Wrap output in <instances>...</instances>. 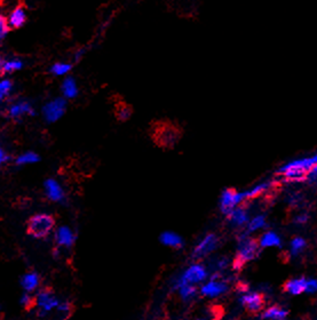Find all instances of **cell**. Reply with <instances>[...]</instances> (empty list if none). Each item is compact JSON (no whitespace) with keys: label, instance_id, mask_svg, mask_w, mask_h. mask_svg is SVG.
<instances>
[{"label":"cell","instance_id":"obj_1","mask_svg":"<svg viewBox=\"0 0 317 320\" xmlns=\"http://www.w3.org/2000/svg\"><path fill=\"white\" fill-rule=\"evenodd\" d=\"M260 244L258 240L246 235H243L238 241L236 256L234 258V269L241 270L247 262L253 261L259 255Z\"/></svg>","mask_w":317,"mask_h":320},{"label":"cell","instance_id":"obj_17","mask_svg":"<svg viewBox=\"0 0 317 320\" xmlns=\"http://www.w3.org/2000/svg\"><path fill=\"white\" fill-rule=\"evenodd\" d=\"M160 243L164 244L165 246H168V247L174 248V249H180L184 247L185 241L182 238L177 235L175 232L171 231H165L159 237Z\"/></svg>","mask_w":317,"mask_h":320},{"label":"cell","instance_id":"obj_27","mask_svg":"<svg viewBox=\"0 0 317 320\" xmlns=\"http://www.w3.org/2000/svg\"><path fill=\"white\" fill-rule=\"evenodd\" d=\"M72 314V305L68 302L60 303L56 308V317L59 320H67Z\"/></svg>","mask_w":317,"mask_h":320},{"label":"cell","instance_id":"obj_25","mask_svg":"<svg viewBox=\"0 0 317 320\" xmlns=\"http://www.w3.org/2000/svg\"><path fill=\"white\" fill-rule=\"evenodd\" d=\"M307 171L298 170V168H292V170H288L284 173H282L281 175L284 176L285 181H290V182H294V181H302L307 179Z\"/></svg>","mask_w":317,"mask_h":320},{"label":"cell","instance_id":"obj_39","mask_svg":"<svg viewBox=\"0 0 317 320\" xmlns=\"http://www.w3.org/2000/svg\"><path fill=\"white\" fill-rule=\"evenodd\" d=\"M308 220H309V216H308L307 214H299V215L295 216L294 223L295 224H305L308 222Z\"/></svg>","mask_w":317,"mask_h":320},{"label":"cell","instance_id":"obj_21","mask_svg":"<svg viewBox=\"0 0 317 320\" xmlns=\"http://www.w3.org/2000/svg\"><path fill=\"white\" fill-rule=\"evenodd\" d=\"M271 187H273V182H270V181H264V182L255 184L254 187H252L250 190L244 191L245 199L246 200H249V199H254L259 196H261L262 193L268 191Z\"/></svg>","mask_w":317,"mask_h":320},{"label":"cell","instance_id":"obj_35","mask_svg":"<svg viewBox=\"0 0 317 320\" xmlns=\"http://www.w3.org/2000/svg\"><path fill=\"white\" fill-rule=\"evenodd\" d=\"M308 182L311 184H317V165L312 166L307 173V179Z\"/></svg>","mask_w":317,"mask_h":320},{"label":"cell","instance_id":"obj_29","mask_svg":"<svg viewBox=\"0 0 317 320\" xmlns=\"http://www.w3.org/2000/svg\"><path fill=\"white\" fill-rule=\"evenodd\" d=\"M13 92V83L10 79H3L2 83H0V98L2 101H6V99L11 96V94Z\"/></svg>","mask_w":317,"mask_h":320},{"label":"cell","instance_id":"obj_30","mask_svg":"<svg viewBox=\"0 0 317 320\" xmlns=\"http://www.w3.org/2000/svg\"><path fill=\"white\" fill-rule=\"evenodd\" d=\"M306 247V240L301 237H295L291 241V254L293 256H297L299 253H301V250Z\"/></svg>","mask_w":317,"mask_h":320},{"label":"cell","instance_id":"obj_31","mask_svg":"<svg viewBox=\"0 0 317 320\" xmlns=\"http://www.w3.org/2000/svg\"><path fill=\"white\" fill-rule=\"evenodd\" d=\"M116 115H117V118L121 120V122H126V120L131 118L132 109L127 104H125V103H121V104L117 105Z\"/></svg>","mask_w":317,"mask_h":320},{"label":"cell","instance_id":"obj_26","mask_svg":"<svg viewBox=\"0 0 317 320\" xmlns=\"http://www.w3.org/2000/svg\"><path fill=\"white\" fill-rule=\"evenodd\" d=\"M71 69H72V66H71L70 63H68V62H58V63H54L53 66L51 67L50 72L53 76L62 77V76H67L68 73L71 71Z\"/></svg>","mask_w":317,"mask_h":320},{"label":"cell","instance_id":"obj_7","mask_svg":"<svg viewBox=\"0 0 317 320\" xmlns=\"http://www.w3.org/2000/svg\"><path fill=\"white\" fill-rule=\"evenodd\" d=\"M5 114L11 120L19 122V120L24 118V117L33 116L34 109L33 105L29 101H27V99H16V101L11 102L7 105Z\"/></svg>","mask_w":317,"mask_h":320},{"label":"cell","instance_id":"obj_12","mask_svg":"<svg viewBox=\"0 0 317 320\" xmlns=\"http://www.w3.org/2000/svg\"><path fill=\"white\" fill-rule=\"evenodd\" d=\"M44 188L46 196L51 201L63 202L64 199H66V193H64L62 185H61L59 183V181H56L55 179L46 180L44 183Z\"/></svg>","mask_w":317,"mask_h":320},{"label":"cell","instance_id":"obj_36","mask_svg":"<svg viewBox=\"0 0 317 320\" xmlns=\"http://www.w3.org/2000/svg\"><path fill=\"white\" fill-rule=\"evenodd\" d=\"M228 264H229L228 258L220 257V258H218V259H216V261H215V270H216V271L224 270L225 268L228 266Z\"/></svg>","mask_w":317,"mask_h":320},{"label":"cell","instance_id":"obj_18","mask_svg":"<svg viewBox=\"0 0 317 320\" xmlns=\"http://www.w3.org/2000/svg\"><path fill=\"white\" fill-rule=\"evenodd\" d=\"M306 286L307 280L305 278H297L288 280V282L284 284L283 288L285 292L292 294V295H299V294L306 291Z\"/></svg>","mask_w":317,"mask_h":320},{"label":"cell","instance_id":"obj_9","mask_svg":"<svg viewBox=\"0 0 317 320\" xmlns=\"http://www.w3.org/2000/svg\"><path fill=\"white\" fill-rule=\"evenodd\" d=\"M227 291H228V285L224 280L220 278L219 272H216V274L212 276L210 282L204 285L201 289L203 295L208 296V297L220 296Z\"/></svg>","mask_w":317,"mask_h":320},{"label":"cell","instance_id":"obj_37","mask_svg":"<svg viewBox=\"0 0 317 320\" xmlns=\"http://www.w3.org/2000/svg\"><path fill=\"white\" fill-rule=\"evenodd\" d=\"M12 160V157H11V154L7 152V151L4 149V148H2L0 149V163L3 164V165H5V164H7V163H10Z\"/></svg>","mask_w":317,"mask_h":320},{"label":"cell","instance_id":"obj_22","mask_svg":"<svg viewBox=\"0 0 317 320\" xmlns=\"http://www.w3.org/2000/svg\"><path fill=\"white\" fill-rule=\"evenodd\" d=\"M288 315V311L280 308V306H270L262 313V319H270V320H284Z\"/></svg>","mask_w":317,"mask_h":320},{"label":"cell","instance_id":"obj_20","mask_svg":"<svg viewBox=\"0 0 317 320\" xmlns=\"http://www.w3.org/2000/svg\"><path fill=\"white\" fill-rule=\"evenodd\" d=\"M259 244H260V247H263V248L280 247L282 241L277 233H275L274 231H268V232H264L263 235L260 237Z\"/></svg>","mask_w":317,"mask_h":320},{"label":"cell","instance_id":"obj_32","mask_svg":"<svg viewBox=\"0 0 317 320\" xmlns=\"http://www.w3.org/2000/svg\"><path fill=\"white\" fill-rule=\"evenodd\" d=\"M180 295L184 300H189V298H193L196 294V287L195 285H184V286L179 287Z\"/></svg>","mask_w":317,"mask_h":320},{"label":"cell","instance_id":"obj_8","mask_svg":"<svg viewBox=\"0 0 317 320\" xmlns=\"http://www.w3.org/2000/svg\"><path fill=\"white\" fill-rule=\"evenodd\" d=\"M219 245V238L214 233H207V235L199 241V244L195 247L193 252V258L202 259L210 255Z\"/></svg>","mask_w":317,"mask_h":320},{"label":"cell","instance_id":"obj_14","mask_svg":"<svg viewBox=\"0 0 317 320\" xmlns=\"http://www.w3.org/2000/svg\"><path fill=\"white\" fill-rule=\"evenodd\" d=\"M6 19L11 29H19L21 27H23L25 21H27V13H25L24 8L21 6H16L8 13Z\"/></svg>","mask_w":317,"mask_h":320},{"label":"cell","instance_id":"obj_15","mask_svg":"<svg viewBox=\"0 0 317 320\" xmlns=\"http://www.w3.org/2000/svg\"><path fill=\"white\" fill-rule=\"evenodd\" d=\"M229 223L234 227H242L249 223V211L245 206H238L228 215Z\"/></svg>","mask_w":317,"mask_h":320},{"label":"cell","instance_id":"obj_3","mask_svg":"<svg viewBox=\"0 0 317 320\" xmlns=\"http://www.w3.org/2000/svg\"><path fill=\"white\" fill-rule=\"evenodd\" d=\"M67 110V98L56 97L51 99L41 109V115L44 117L45 122L49 124L56 123L66 114Z\"/></svg>","mask_w":317,"mask_h":320},{"label":"cell","instance_id":"obj_33","mask_svg":"<svg viewBox=\"0 0 317 320\" xmlns=\"http://www.w3.org/2000/svg\"><path fill=\"white\" fill-rule=\"evenodd\" d=\"M10 30H11V27L10 24H8L6 16L3 15L2 20H0V37H2V39L6 38L8 32H10Z\"/></svg>","mask_w":317,"mask_h":320},{"label":"cell","instance_id":"obj_6","mask_svg":"<svg viewBox=\"0 0 317 320\" xmlns=\"http://www.w3.org/2000/svg\"><path fill=\"white\" fill-rule=\"evenodd\" d=\"M155 133L156 142L163 148H173L180 140V132L172 125H162Z\"/></svg>","mask_w":317,"mask_h":320},{"label":"cell","instance_id":"obj_28","mask_svg":"<svg viewBox=\"0 0 317 320\" xmlns=\"http://www.w3.org/2000/svg\"><path fill=\"white\" fill-rule=\"evenodd\" d=\"M266 226V218L263 215H257L247 223V232H254Z\"/></svg>","mask_w":317,"mask_h":320},{"label":"cell","instance_id":"obj_23","mask_svg":"<svg viewBox=\"0 0 317 320\" xmlns=\"http://www.w3.org/2000/svg\"><path fill=\"white\" fill-rule=\"evenodd\" d=\"M21 285L22 287L25 289L27 292H32L38 287L39 285V277L37 274L34 272H31V274H27L22 277L21 279Z\"/></svg>","mask_w":317,"mask_h":320},{"label":"cell","instance_id":"obj_34","mask_svg":"<svg viewBox=\"0 0 317 320\" xmlns=\"http://www.w3.org/2000/svg\"><path fill=\"white\" fill-rule=\"evenodd\" d=\"M21 303L27 309H31L34 305H37V297H32L28 295V294H24L22 296V300H21Z\"/></svg>","mask_w":317,"mask_h":320},{"label":"cell","instance_id":"obj_24","mask_svg":"<svg viewBox=\"0 0 317 320\" xmlns=\"http://www.w3.org/2000/svg\"><path fill=\"white\" fill-rule=\"evenodd\" d=\"M39 155L36 152L32 151H27L22 154H20L19 157L15 159V164L17 166H27L31 165V164H36L39 162Z\"/></svg>","mask_w":317,"mask_h":320},{"label":"cell","instance_id":"obj_13","mask_svg":"<svg viewBox=\"0 0 317 320\" xmlns=\"http://www.w3.org/2000/svg\"><path fill=\"white\" fill-rule=\"evenodd\" d=\"M75 233H73L71 229L68 227L59 228L58 231L55 233L56 244L62 248L71 247L73 243H75Z\"/></svg>","mask_w":317,"mask_h":320},{"label":"cell","instance_id":"obj_10","mask_svg":"<svg viewBox=\"0 0 317 320\" xmlns=\"http://www.w3.org/2000/svg\"><path fill=\"white\" fill-rule=\"evenodd\" d=\"M241 303L245 306L247 312L255 314L260 312L264 306V296L262 294L253 292V293H244L241 297Z\"/></svg>","mask_w":317,"mask_h":320},{"label":"cell","instance_id":"obj_5","mask_svg":"<svg viewBox=\"0 0 317 320\" xmlns=\"http://www.w3.org/2000/svg\"><path fill=\"white\" fill-rule=\"evenodd\" d=\"M207 277V270L206 268L202 264H193L187 269L184 275H182L179 279L176 280L175 287L179 288L184 285H197L199 283L204 282Z\"/></svg>","mask_w":317,"mask_h":320},{"label":"cell","instance_id":"obj_11","mask_svg":"<svg viewBox=\"0 0 317 320\" xmlns=\"http://www.w3.org/2000/svg\"><path fill=\"white\" fill-rule=\"evenodd\" d=\"M59 304L60 303L58 298L55 297L53 292H52L50 288H45L39 292L37 296V305L39 306V309H40L41 313H46L52 309L58 308Z\"/></svg>","mask_w":317,"mask_h":320},{"label":"cell","instance_id":"obj_38","mask_svg":"<svg viewBox=\"0 0 317 320\" xmlns=\"http://www.w3.org/2000/svg\"><path fill=\"white\" fill-rule=\"evenodd\" d=\"M306 292H308V293H315V292H317V280H316V279H309V280H307Z\"/></svg>","mask_w":317,"mask_h":320},{"label":"cell","instance_id":"obj_2","mask_svg":"<svg viewBox=\"0 0 317 320\" xmlns=\"http://www.w3.org/2000/svg\"><path fill=\"white\" fill-rule=\"evenodd\" d=\"M55 220L50 214L40 213L30 218L28 221V233L32 237L41 239L50 235L54 229Z\"/></svg>","mask_w":317,"mask_h":320},{"label":"cell","instance_id":"obj_4","mask_svg":"<svg viewBox=\"0 0 317 320\" xmlns=\"http://www.w3.org/2000/svg\"><path fill=\"white\" fill-rule=\"evenodd\" d=\"M245 200L244 192H238L235 189H224L220 197V209L224 215L228 216Z\"/></svg>","mask_w":317,"mask_h":320},{"label":"cell","instance_id":"obj_19","mask_svg":"<svg viewBox=\"0 0 317 320\" xmlns=\"http://www.w3.org/2000/svg\"><path fill=\"white\" fill-rule=\"evenodd\" d=\"M61 90H62V95L64 98L71 99L77 97L78 95V85L75 78L67 77L63 80L62 86H61Z\"/></svg>","mask_w":317,"mask_h":320},{"label":"cell","instance_id":"obj_16","mask_svg":"<svg viewBox=\"0 0 317 320\" xmlns=\"http://www.w3.org/2000/svg\"><path fill=\"white\" fill-rule=\"evenodd\" d=\"M24 63L21 59L17 58H3L0 69H2V75H11L13 72L20 71L23 69Z\"/></svg>","mask_w":317,"mask_h":320}]
</instances>
